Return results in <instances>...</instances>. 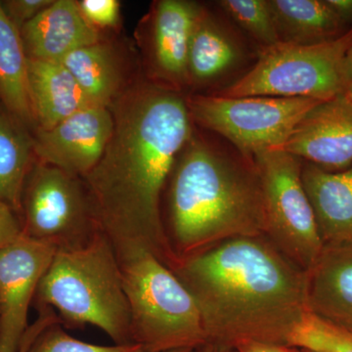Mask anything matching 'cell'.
<instances>
[{"label":"cell","instance_id":"obj_1","mask_svg":"<svg viewBox=\"0 0 352 352\" xmlns=\"http://www.w3.org/2000/svg\"><path fill=\"white\" fill-rule=\"evenodd\" d=\"M110 109L112 136L82 177L97 226L115 249L142 248L173 270L178 261L162 208L176 159L193 133L186 98L151 80L122 91Z\"/></svg>","mask_w":352,"mask_h":352},{"label":"cell","instance_id":"obj_2","mask_svg":"<svg viewBox=\"0 0 352 352\" xmlns=\"http://www.w3.org/2000/svg\"><path fill=\"white\" fill-rule=\"evenodd\" d=\"M173 273L193 296L207 344H289L308 314L307 271L265 236L224 241L183 259Z\"/></svg>","mask_w":352,"mask_h":352},{"label":"cell","instance_id":"obj_3","mask_svg":"<svg viewBox=\"0 0 352 352\" xmlns=\"http://www.w3.org/2000/svg\"><path fill=\"white\" fill-rule=\"evenodd\" d=\"M164 232L178 263L224 241L265 236L254 157L192 133L164 189Z\"/></svg>","mask_w":352,"mask_h":352},{"label":"cell","instance_id":"obj_4","mask_svg":"<svg viewBox=\"0 0 352 352\" xmlns=\"http://www.w3.org/2000/svg\"><path fill=\"white\" fill-rule=\"evenodd\" d=\"M34 302L62 324L94 325L115 344H133L131 311L112 242L100 230L85 247L57 251Z\"/></svg>","mask_w":352,"mask_h":352},{"label":"cell","instance_id":"obj_5","mask_svg":"<svg viewBox=\"0 0 352 352\" xmlns=\"http://www.w3.org/2000/svg\"><path fill=\"white\" fill-rule=\"evenodd\" d=\"M115 251L131 311L132 342L146 352L205 346L198 307L175 273L142 248Z\"/></svg>","mask_w":352,"mask_h":352},{"label":"cell","instance_id":"obj_6","mask_svg":"<svg viewBox=\"0 0 352 352\" xmlns=\"http://www.w3.org/2000/svg\"><path fill=\"white\" fill-rule=\"evenodd\" d=\"M352 28L340 38L314 45L278 43L261 47L256 61L235 82L214 94L328 101L349 85L346 56Z\"/></svg>","mask_w":352,"mask_h":352},{"label":"cell","instance_id":"obj_7","mask_svg":"<svg viewBox=\"0 0 352 352\" xmlns=\"http://www.w3.org/2000/svg\"><path fill=\"white\" fill-rule=\"evenodd\" d=\"M192 122L254 157L280 147L298 122L321 103L307 98L194 94L186 97Z\"/></svg>","mask_w":352,"mask_h":352},{"label":"cell","instance_id":"obj_8","mask_svg":"<svg viewBox=\"0 0 352 352\" xmlns=\"http://www.w3.org/2000/svg\"><path fill=\"white\" fill-rule=\"evenodd\" d=\"M20 220L25 236L57 251L85 247L99 231L82 178L41 162L28 175Z\"/></svg>","mask_w":352,"mask_h":352},{"label":"cell","instance_id":"obj_9","mask_svg":"<svg viewBox=\"0 0 352 352\" xmlns=\"http://www.w3.org/2000/svg\"><path fill=\"white\" fill-rule=\"evenodd\" d=\"M254 157L263 186L265 237L307 271L320 254L323 242L303 187V162L277 150H264Z\"/></svg>","mask_w":352,"mask_h":352},{"label":"cell","instance_id":"obj_10","mask_svg":"<svg viewBox=\"0 0 352 352\" xmlns=\"http://www.w3.org/2000/svg\"><path fill=\"white\" fill-rule=\"evenodd\" d=\"M56 252L23 233L0 250V352H19L30 307Z\"/></svg>","mask_w":352,"mask_h":352},{"label":"cell","instance_id":"obj_11","mask_svg":"<svg viewBox=\"0 0 352 352\" xmlns=\"http://www.w3.org/2000/svg\"><path fill=\"white\" fill-rule=\"evenodd\" d=\"M113 129L110 107L90 106L51 129H38L32 148L41 163L82 178L103 156Z\"/></svg>","mask_w":352,"mask_h":352},{"label":"cell","instance_id":"obj_12","mask_svg":"<svg viewBox=\"0 0 352 352\" xmlns=\"http://www.w3.org/2000/svg\"><path fill=\"white\" fill-rule=\"evenodd\" d=\"M274 150L289 153L322 170H346L352 166V101L342 94L321 102Z\"/></svg>","mask_w":352,"mask_h":352},{"label":"cell","instance_id":"obj_13","mask_svg":"<svg viewBox=\"0 0 352 352\" xmlns=\"http://www.w3.org/2000/svg\"><path fill=\"white\" fill-rule=\"evenodd\" d=\"M201 8L187 0H161L155 4L150 32L154 82L179 92L189 87L190 41Z\"/></svg>","mask_w":352,"mask_h":352},{"label":"cell","instance_id":"obj_14","mask_svg":"<svg viewBox=\"0 0 352 352\" xmlns=\"http://www.w3.org/2000/svg\"><path fill=\"white\" fill-rule=\"evenodd\" d=\"M310 314L352 333V241L324 244L307 271Z\"/></svg>","mask_w":352,"mask_h":352},{"label":"cell","instance_id":"obj_15","mask_svg":"<svg viewBox=\"0 0 352 352\" xmlns=\"http://www.w3.org/2000/svg\"><path fill=\"white\" fill-rule=\"evenodd\" d=\"M20 32L28 58L43 61L61 62L69 53L101 41L100 32L73 0H53Z\"/></svg>","mask_w":352,"mask_h":352},{"label":"cell","instance_id":"obj_16","mask_svg":"<svg viewBox=\"0 0 352 352\" xmlns=\"http://www.w3.org/2000/svg\"><path fill=\"white\" fill-rule=\"evenodd\" d=\"M245 56L240 39L203 7L190 41L189 87L219 85L242 67Z\"/></svg>","mask_w":352,"mask_h":352},{"label":"cell","instance_id":"obj_17","mask_svg":"<svg viewBox=\"0 0 352 352\" xmlns=\"http://www.w3.org/2000/svg\"><path fill=\"white\" fill-rule=\"evenodd\" d=\"M302 179L323 245L352 241V166L329 171L303 162Z\"/></svg>","mask_w":352,"mask_h":352},{"label":"cell","instance_id":"obj_18","mask_svg":"<svg viewBox=\"0 0 352 352\" xmlns=\"http://www.w3.org/2000/svg\"><path fill=\"white\" fill-rule=\"evenodd\" d=\"M28 80L34 122L48 129L95 106L61 62L28 58Z\"/></svg>","mask_w":352,"mask_h":352},{"label":"cell","instance_id":"obj_19","mask_svg":"<svg viewBox=\"0 0 352 352\" xmlns=\"http://www.w3.org/2000/svg\"><path fill=\"white\" fill-rule=\"evenodd\" d=\"M282 43L314 45L344 36L349 27L327 0H270Z\"/></svg>","mask_w":352,"mask_h":352},{"label":"cell","instance_id":"obj_20","mask_svg":"<svg viewBox=\"0 0 352 352\" xmlns=\"http://www.w3.org/2000/svg\"><path fill=\"white\" fill-rule=\"evenodd\" d=\"M0 98L19 122H34L29 80L28 56L20 30L6 15L0 1Z\"/></svg>","mask_w":352,"mask_h":352},{"label":"cell","instance_id":"obj_21","mask_svg":"<svg viewBox=\"0 0 352 352\" xmlns=\"http://www.w3.org/2000/svg\"><path fill=\"white\" fill-rule=\"evenodd\" d=\"M61 63L95 106L110 107L122 91L117 57L108 44L97 43L69 53Z\"/></svg>","mask_w":352,"mask_h":352},{"label":"cell","instance_id":"obj_22","mask_svg":"<svg viewBox=\"0 0 352 352\" xmlns=\"http://www.w3.org/2000/svg\"><path fill=\"white\" fill-rule=\"evenodd\" d=\"M10 113L0 108V201L21 214L22 196L31 171L32 139Z\"/></svg>","mask_w":352,"mask_h":352},{"label":"cell","instance_id":"obj_23","mask_svg":"<svg viewBox=\"0 0 352 352\" xmlns=\"http://www.w3.org/2000/svg\"><path fill=\"white\" fill-rule=\"evenodd\" d=\"M219 6L261 47L280 43L270 0H221Z\"/></svg>","mask_w":352,"mask_h":352},{"label":"cell","instance_id":"obj_24","mask_svg":"<svg viewBox=\"0 0 352 352\" xmlns=\"http://www.w3.org/2000/svg\"><path fill=\"white\" fill-rule=\"evenodd\" d=\"M289 346L314 352H352V333L308 312L292 333Z\"/></svg>","mask_w":352,"mask_h":352},{"label":"cell","instance_id":"obj_25","mask_svg":"<svg viewBox=\"0 0 352 352\" xmlns=\"http://www.w3.org/2000/svg\"><path fill=\"white\" fill-rule=\"evenodd\" d=\"M28 352H146L136 344L98 346L88 344L65 332L61 324L50 326L34 340Z\"/></svg>","mask_w":352,"mask_h":352},{"label":"cell","instance_id":"obj_26","mask_svg":"<svg viewBox=\"0 0 352 352\" xmlns=\"http://www.w3.org/2000/svg\"><path fill=\"white\" fill-rule=\"evenodd\" d=\"M85 19L97 30L112 28L120 20V2L117 0H82L78 2Z\"/></svg>","mask_w":352,"mask_h":352},{"label":"cell","instance_id":"obj_27","mask_svg":"<svg viewBox=\"0 0 352 352\" xmlns=\"http://www.w3.org/2000/svg\"><path fill=\"white\" fill-rule=\"evenodd\" d=\"M52 2L53 0H8L1 3L9 19L21 30Z\"/></svg>","mask_w":352,"mask_h":352},{"label":"cell","instance_id":"obj_28","mask_svg":"<svg viewBox=\"0 0 352 352\" xmlns=\"http://www.w3.org/2000/svg\"><path fill=\"white\" fill-rule=\"evenodd\" d=\"M22 234L19 215L4 201H0V250L11 244Z\"/></svg>","mask_w":352,"mask_h":352},{"label":"cell","instance_id":"obj_29","mask_svg":"<svg viewBox=\"0 0 352 352\" xmlns=\"http://www.w3.org/2000/svg\"><path fill=\"white\" fill-rule=\"evenodd\" d=\"M38 310V319L32 325H30L29 329L25 332L24 339L21 342L19 352H28L32 342L41 335L43 331L53 325V324L60 323V319L58 318L56 314L53 310L50 309V308H41Z\"/></svg>","mask_w":352,"mask_h":352},{"label":"cell","instance_id":"obj_30","mask_svg":"<svg viewBox=\"0 0 352 352\" xmlns=\"http://www.w3.org/2000/svg\"><path fill=\"white\" fill-rule=\"evenodd\" d=\"M236 352H305L298 347L289 344H271V342H243L235 349Z\"/></svg>","mask_w":352,"mask_h":352},{"label":"cell","instance_id":"obj_31","mask_svg":"<svg viewBox=\"0 0 352 352\" xmlns=\"http://www.w3.org/2000/svg\"><path fill=\"white\" fill-rule=\"evenodd\" d=\"M329 6L349 27H352V0H327Z\"/></svg>","mask_w":352,"mask_h":352},{"label":"cell","instance_id":"obj_32","mask_svg":"<svg viewBox=\"0 0 352 352\" xmlns=\"http://www.w3.org/2000/svg\"><path fill=\"white\" fill-rule=\"evenodd\" d=\"M346 68L349 82L352 80V44L351 48H349V53H347Z\"/></svg>","mask_w":352,"mask_h":352},{"label":"cell","instance_id":"obj_33","mask_svg":"<svg viewBox=\"0 0 352 352\" xmlns=\"http://www.w3.org/2000/svg\"><path fill=\"white\" fill-rule=\"evenodd\" d=\"M198 352H236L235 351H228V349H217V347L208 346L206 344L205 346L199 349Z\"/></svg>","mask_w":352,"mask_h":352},{"label":"cell","instance_id":"obj_34","mask_svg":"<svg viewBox=\"0 0 352 352\" xmlns=\"http://www.w3.org/2000/svg\"><path fill=\"white\" fill-rule=\"evenodd\" d=\"M344 94L346 95L347 98L351 99V100L352 101V80L351 82H349V85H347L346 90H344Z\"/></svg>","mask_w":352,"mask_h":352},{"label":"cell","instance_id":"obj_35","mask_svg":"<svg viewBox=\"0 0 352 352\" xmlns=\"http://www.w3.org/2000/svg\"><path fill=\"white\" fill-rule=\"evenodd\" d=\"M166 352H198V351H195V349H175V351H170Z\"/></svg>","mask_w":352,"mask_h":352},{"label":"cell","instance_id":"obj_36","mask_svg":"<svg viewBox=\"0 0 352 352\" xmlns=\"http://www.w3.org/2000/svg\"><path fill=\"white\" fill-rule=\"evenodd\" d=\"M303 351H305V352H314V351H307V349H303Z\"/></svg>","mask_w":352,"mask_h":352}]
</instances>
